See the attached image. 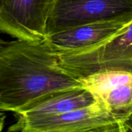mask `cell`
<instances>
[{"label": "cell", "instance_id": "4", "mask_svg": "<svg viewBox=\"0 0 132 132\" xmlns=\"http://www.w3.org/2000/svg\"><path fill=\"white\" fill-rule=\"evenodd\" d=\"M132 20V0H55L46 36L85 24Z\"/></svg>", "mask_w": 132, "mask_h": 132}, {"label": "cell", "instance_id": "9", "mask_svg": "<svg viewBox=\"0 0 132 132\" xmlns=\"http://www.w3.org/2000/svg\"><path fill=\"white\" fill-rule=\"evenodd\" d=\"M84 87L88 89L97 98L115 87L132 81V73L119 71H107L81 79Z\"/></svg>", "mask_w": 132, "mask_h": 132}, {"label": "cell", "instance_id": "6", "mask_svg": "<svg viewBox=\"0 0 132 132\" xmlns=\"http://www.w3.org/2000/svg\"><path fill=\"white\" fill-rule=\"evenodd\" d=\"M130 21H112L85 24L48 36L46 39L56 52L80 51L104 42L121 32Z\"/></svg>", "mask_w": 132, "mask_h": 132}, {"label": "cell", "instance_id": "7", "mask_svg": "<svg viewBox=\"0 0 132 132\" xmlns=\"http://www.w3.org/2000/svg\"><path fill=\"white\" fill-rule=\"evenodd\" d=\"M97 97L85 87L53 92L31 102L15 112L18 117L34 118L55 116L88 106Z\"/></svg>", "mask_w": 132, "mask_h": 132}, {"label": "cell", "instance_id": "3", "mask_svg": "<svg viewBox=\"0 0 132 132\" xmlns=\"http://www.w3.org/2000/svg\"><path fill=\"white\" fill-rule=\"evenodd\" d=\"M56 53L62 67L81 79L107 71L132 73V20L121 32L94 47Z\"/></svg>", "mask_w": 132, "mask_h": 132}, {"label": "cell", "instance_id": "5", "mask_svg": "<svg viewBox=\"0 0 132 132\" xmlns=\"http://www.w3.org/2000/svg\"><path fill=\"white\" fill-rule=\"evenodd\" d=\"M54 1L0 0V30L18 39H45Z\"/></svg>", "mask_w": 132, "mask_h": 132}, {"label": "cell", "instance_id": "2", "mask_svg": "<svg viewBox=\"0 0 132 132\" xmlns=\"http://www.w3.org/2000/svg\"><path fill=\"white\" fill-rule=\"evenodd\" d=\"M9 131L21 132H128L132 124L110 113L103 101L85 108L55 116L34 118L18 117Z\"/></svg>", "mask_w": 132, "mask_h": 132}, {"label": "cell", "instance_id": "8", "mask_svg": "<svg viewBox=\"0 0 132 132\" xmlns=\"http://www.w3.org/2000/svg\"><path fill=\"white\" fill-rule=\"evenodd\" d=\"M119 119L132 124V81L117 86L98 98Z\"/></svg>", "mask_w": 132, "mask_h": 132}, {"label": "cell", "instance_id": "1", "mask_svg": "<svg viewBox=\"0 0 132 132\" xmlns=\"http://www.w3.org/2000/svg\"><path fill=\"white\" fill-rule=\"evenodd\" d=\"M84 87L63 68L46 38L4 42L0 48V110L14 113L53 92Z\"/></svg>", "mask_w": 132, "mask_h": 132}]
</instances>
